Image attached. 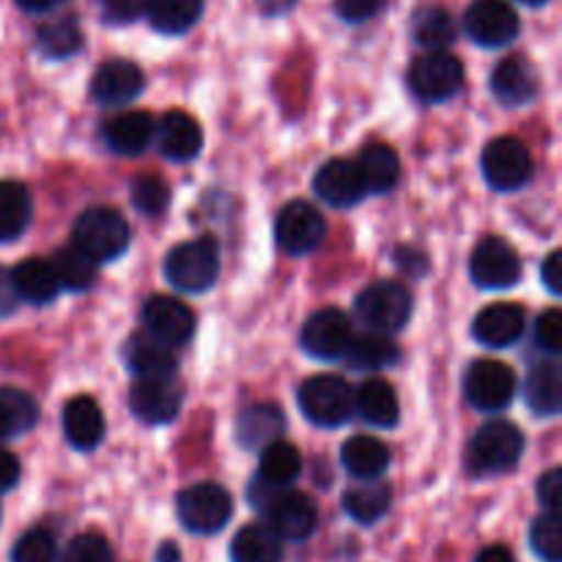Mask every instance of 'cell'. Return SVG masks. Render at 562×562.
<instances>
[{
    "mask_svg": "<svg viewBox=\"0 0 562 562\" xmlns=\"http://www.w3.org/2000/svg\"><path fill=\"white\" fill-rule=\"evenodd\" d=\"M250 503L252 508L261 510L263 525L272 527L283 541H305L316 532L318 510L307 494L294 492L289 486L274 488L261 481H252Z\"/></svg>",
    "mask_w": 562,
    "mask_h": 562,
    "instance_id": "obj_1",
    "label": "cell"
},
{
    "mask_svg": "<svg viewBox=\"0 0 562 562\" xmlns=\"http://www.w3.org/2000/svg\"><path fill=\"white\" fill-rule=\"evenodd\" d=\"M525 453V434L508 420H494L477 428L467 445V470L475 477H492L510 472Z\"/></svg>",
    "mask_w": 562,
    "mask_h": 562,
    "instance_id": "obj_2",
    "label": "cell"
},
{
    "mask_svg": "<svg viewBox=\"0 0 562 562\" xmlns=\"http://www.w3.org/2000/svg\"><path fill=\"white\" fill-rule=\"evenodd\" d=\"M71 245L97 263L115 261L130 247V223L124 220V214H119L110 206L86 209L75 220Z\"/></svg>",
    "mask_w": 562,
    "mask_h": 562,
    "instance_id": "obj_3",
    "label": "cell"
},
{
    "mask_svg": "<svg viewBox=\"0 0 562 562\" xmlns=\"http://www.w3.org/2000/svg\"><path fill=\"white\" fill-rule=\"evenodd\" d=\"M165 278L187 294L209 291L220 278V247L212 236L181 241L165 256Z\"/></svg>",
    "mask_w": 562,
    "mask_h": 562,
    "instance_id": "obj_4",
    "label": "cell"
},
{
    "mask_svg": "<svg viewBox=\"0 0 562 562\" xmlns=\"http://www.w3.org/2000/svg\"><path fill=\"white\" fill-rule=\"evenodd\" d=\"M302 415L318 428H340L355 415V390L340 376H311L296 390Z\"/></svg>",
    "mask_w": 562,
    "mask_h": 562,
    "instance_id": "obj_5",
    "label": "cell"
},
{
    "mask_svg": "<svg viewBox=\"0 0 562 562\" xmlns=\"http://www.w3.org/2000/svg\"><path fill=\"white\" fill-rule=\"evenodd\" d=\"M357 316L371 333H398L412 318V294L395 280H376L366 285L355 302Z\"/></svg>",
    "mask_w": 562,
    "mask_h": 562,
    "instance_id": "obj_6",
    "label": "cell"
},
{
    "mask_svg": "<svg viewBox=\"0 0 562 562\" xmlns=\"http://www.w3.org/2000/svg\"><path fill=\"white\" fill-rule=\"evenodd\" d=\"M406 82H409V91L420 102H448L464 86V66H461V60L456 55L445 53V49H428L426 55H420L412 64Z\"/></svg>",
    "mask_w": 562,
    "mask_h": 562,
    "instance_id": "obj_7",
    "label": "cell"
},
{
    "mask_svg": "<svg viewBox=\"0 0 562 562\" xmlns=\"http://www.w3.org/2000/svg\"><path fill=\"white\" fill-rule=\"evenodd\" d=\"M176 510H179V521L187 532L214 536L231 521L234 499L217 483H195L179 494Z\"/></svg>",
    "mask_w": 562,
    "mask_h": 562,
    "instance_id": "obj_8",
    "label": "cell"
},
{
    "mask_svg": "<svg viewBox=\"0 0 562 562\" xmlns=\"http://www.w3.org/2000/svg\"><path fill=\"white\" fill-rule=\"evenodd\" d=\"M483 176L497 192H516L532 179V154L516 137H497L483 148Z\"/></svg>",
    "mask_w": 562,
    "mask_h": 562,
    "instance_id": "obj_9",
    "label": "cell"
},
{
    "mask_svg": "<svg viewBox=\"0 0 562 562\" xmlns=\"http://www.w3.org/2000/svg\"><path fill=\"white\" fill-rule=\"evenodd\" d=\"M327 234L322 212L307 201H291L274 217V241L289 256H307Z\"/></svg>",
    "mask_w": 562,
    "mask_h": 562,
    "instance_id": "obj_10",
    "label": "cell"
},
{
    "mask_svg": "<svg viewBox=\"0 0 562 562\" xmlns=\"http://www.w3.org/2000/svg\"><path fill=\"white\" fill-rule=\"evenodd\" d=\"M470 274L477 289H510L521 278L519 252L503 236H483L470 256Z\"/></svg>",
    "mask_w": 562,
    "mask_h": 562,
    "instance_id": "obj_11",
    "label": "cell"
},
{
    "mask_svg": "<svg viewBox=\"0 0 562 562\" xmlns=\"http://www.w3.org/2000/svg\"><path fill=\"white\" fill-rule=\"evenodd\" d=\"M516 387V373L497 360H477L464 373V395L477 412H503L514 401Z\"/></svg>",
    "mask_w": 562,
    "mask_h": 562,
    "instance_id": "obj_12",
    "label": "cell"
},
{
    "mask_svg": "<svg viewBox=\"0 0 562 562\" xmlns=\"http://www.w3.org/2000/svg\"><path fill=\"white\" fill-rule=\"evenodd\" d=\"M351 338H355V329H351L349 316L338 307H324L305 322L300 346L313 360H344Z\"/></svg>",
    "mask_w": 562,
    "mask_h": 562,
    "instance_id": "obj_13",
    "label": "cell"
},
{
    "mask_svg": "<svg viewBox=\"0 0 562 562\" xmlns=\"http://www.w3.org/2000/svg\"><path fill=\"white\" fill-rule=\"evenodd\" d=\"M140 318L148 338L168 346V349L190 344V338L195 335V313L173 296H151L143 305Z\"/></svg>",
    "mask_w": 562,
    "mask_h": 562,
    "instance_id": "obj_14",
    "label": "cell"
},
{
    "mask_svg": "<svg viewBox=\"0 0 562 562\" xmlns=\"http://www.w3.org/2000/svg\"><path fill=\"white\" fill-rule=\"evenodd\" d=\"M464 27L470 38L481 47H505L521 31L519 14L505 0H475L467 9Z\"/></svg>",
    "mask_w": 562,
    "mask_h": 562,
    "instance_id": "obj_15",
    "label": "cell"
},
{
    "mask_svg": "<svg viewBox=\"0 0 562 562\" xmlns=\"http://www.w3.org/2000/svg\"><path fill=\"white\" fill-rule=\"evenodd\" d=\"M143 88H146V77H143L140 66L124 58H113L93 71L91 97L102 108H121L140 97Z\"/></svg>",
    "mask_w": 562,
    "mask_h": 562,
    "instance_id": "obj_16",
    "label": "cell"
},
{
    "mask_svg": "<svg viewBox=\"0 0 562 562\" xmlns=\"http://www.w3.org/2000/svg\"><path fill=\"white\" fill-rule=\"evenodd\" d=\"M132 415L148 426L173 423L181 412V393L170 384V379H140L130 390Z\"/></svg>",
    "mask_w": 562,
    "mask_h": 562,
    "instance_id": "obj_17",
    "label": "cell"
},
{
    "mask_svg": "<svg viewBox=\"0 0 562 562\" xmlns=\"http://www.w3.org/2000/svg\"><path fill=\"white\" fill-rule=\"evenodd\" d=\"M313 192L322 198L327 206L346 209L360 203L368 195L366 187H362L360 170L349 159H329L313 176Z\"/></svg>",
    "mask_w": 562,
    "mask_h": 562,
    "instance_id": "obj_18",
    "label": "cell"
},
{
    "mask_svg": "<svg viewBox=\"0 0 562 562\" xmlns=\"http://www.w3.org/2000/svg\"><path fill=\"white\" fill-rule=\"evenodd\" d=\"M525 335V311L514 302L483 307L472 322V338L486 349H508Z\"/></svg>",
    "mask_w": 562,
    "mask_h": 562,
    "instance_id": "obj_19",
    "label": "cell"
},
{
    "mask_svg": "<svg viewBox=\"0 0 562 562\" xmlns=\"http://www.w3.org/2000/svg\"><path fill=\"white\" fill-rule=\"evenodd\" d=\"M154 132H157L162 157L173 159V162H190L203 148L201 124L192 115L181 113V110H170L168 115H162V121H159V126H154Z\"/></svg>",
    "mask_w": 562,
    "mask_h": 562,
    "instance_id": "obj_20",
    "label": "cell"
},
{
    "mask_svg": "<svg viewBox=\"0 0 562 562\" xmlns=\"http://www.w3.org/2000/svg\"><path fill=\"white\" fill-rule=\"evenodd\" d=\"M492 93L505 108H525L538 93V71L532 69L530 60L519 55L505 58L492 71Z\"/></svg>",
    "mask_w": 562,
    "mask_h": 562,
    "instance_id": "obj_21",
    "label": "cell"
},
{
    "mask_svg": "<svg viewBox=\"0 0 562 562\" xmlns=\"http://www.w3.org/2000/svg\"><path fill=\"white\" fill-rule=\"evenodd\" d=\"M285 428L283 409L274 404H256L247 406L239 417H236L234 437L245 450H261L269 442L280 439Z\"/></svg>",
    "mask_w": 562,
    "mask_h": 562,
    "instance_id": "obj_22",
    "label": "cell"
},
{
    "mask_svg": "<svg viewBox=\"0 0 562 562\" xmlns=\"http://www.w3.org/2000/svg\"><path fill=\"white\" fill-rule=\"evenodd\" d=\"M64 434L75 450H93L104 439V415L88 395L71 398L64 409Z\"/></svg>",
    "mask_w": 562,
    "mask_h": 562,
    "instance_id": "obj_23",
    "label": "cell"
},
{
    "mask_svg": "<svg viewBox=\"0 0 562 562\" xmlns=\"http://www.w3.org/2000/svg\"><path fill=\"white\" fill-rule=\"evenodd\" d=\"M121 357L137 379H173L176 373V357L168 346L157 344L148 335H132Z\"/></svg>",
    "mask_w": 562,
    "mask_h": 562,
    "instance_id": "obj_24",
    "label": "cell"
},
{
    "mask_svg": "<svg viewBox=\"0 0 562 562\" xmlns=\"http://www.w3.org/2000/svg\"><path fill=\"white\" fill-rule=\"evenodd\" d=\"M340 464L357 481H371V477H382L387 472L390 450L382 439L357 434V437L346 439L340 448Z\"/></svg>",
    "mask_w": 562,
    "mask_h": 562,
    "instance_id": "obj_25",
    "label": "cell"
},
{
    "mask_svg": "<svg viewBox=\"0 0 562 562\" xmlns=\"http://www.w3.org/2000/svg\"><path fill=\"white\" fill-rule=\"evenodd\" d=\"M355 412L373 428H393L401 417L398 395L384 379H368L355 393Z\"/></svg>",
    "mask_w": 562,
    "mask_h": 562,
    "instance_id": "obj_26",
    "label": "cell"
},
{
    "mask_svg": "<svg viewBox=\"0 0 562 562\" xmlns=\"http://www.w3.org/2000/svg\"><path fill=\"white\" fill-rule=\"evenodd\" d=\"M525 401L536 415H558L562 406V368L558 362L543 360L530 368L525 379Z\"/></svg>",
    "mask_w": 562,
    "mask_h": 562,
    "instance_id": "obj_27",
    "label": "cell"
},
{
    "mask_svg": "<svg viewBox=\"0 0 562 562\" xmlns=\"http://www.w3.org/2000/svg\"><path fill=\"white\" fill-rule=\"evenodd\" d=\"M357 170H360V179L366 192L373 195H384V192L393 190L401 179V159L395 154V148L384 146V143H371L360 151L357 159Z\"/></svg>",
    "mask_w": 562,
    "mask_h": 562,
    "instance_id": "obj_28",
    "label": "cell"
},
{
    "mask_svg": "<svg viewBox=\"0 0 562 562\" xmlns=\"http://www.w3.org/2000/svg\"><path fill=\"white\" fill-rule=\"evenodd\" d=\"M154 137V121L148 113L132 110V113H121L104 124V143L113 148L115 154L124 157H135L148 148Z\"/></svg>",
    "mask_w": 562,
    "mask_h": 562,
    "instance_id": "obj_29",
    "label": "cell"
},
{
    "mask_svg": "<svg viewBox=\"0 0 562 562\" xmlns=\"http://www.w3.org/2000/svg\"><path fill=\"white\" fill-rule=\"evenodd\" d=\"M203 14V0H143V16L154 31L165 36H181Z\"/></svg>",
    "mask_w": 562,
    "mask_h": 562,
    "instance_id": "obj_30",
    "label": "cell"
},
{
    "mask_svg": "<svg viewBox=\"0 0 562 562\" xmlns=\"http://www.w3.org/2000/svg\"><path fill=\"white\" fill-rule=\"evenodd\" d=\"M11 278H14L20 300L31 302V305H47L60 291L58 278L53 272V263L42 261V258H25L22 263H16L11 269Z\"/></svg>",
    "mask_w": 562,
    "mask_h": 562,
    "instance_id": "obj_31",
    "label": "cell"
},
{
    "mask_svg": "<svg viewBox=\"0 0 562 562\" xmlns=\"http://www.w3.org/2000/svg\"><path fill=\"white\" fill-rule=\"evenodd\" d=\"M231 562H283V538L267 525H245L231 541Z\"/></svg>",
    "mask_w": 562,
    "mask_h": 562,
    "instance_id": "obj_32",
    "label": "cell"
},
{
    "mask_svg": "<svg viewBox=\"0 0 562 562\" xmlns=\"http://www.w3.org/2000/svg\"><path fill=\"white\" fill-rule=\"evenodd\" d=\"M344 360L351 371H382L401 360V349L384 333L355 335Z\"/></svg>",
    "mask_w": 562,
    "mask_h": 562,
    "instance_id": "obj_33",
    "label": "cell"
},
{
    "mask_svg": "<svg viewBox=\"0 0 562 562\" xmlns=\"http://www.w3.org/2000/svg\"><path fill=\"white\" fill-rule=\"evenodd\" d=\"M393 505V492L379 477L360 481L344 494V510L360 525H376Z\"/></svg>",
    "mask_w": 562,
    "mask_h": 562,
    "instance_id": "obj_34",
    "label": "cell"
},
{
    "mask_svg": "<svg viewBox=\"0 0 562 562\" xmlns=\"http://www.w3.org/2000/svg\"><path fill=\"white\" fill-rule=\"evenodd\" d=\"M302 456L291 442L274 439L267 448H261V461H258V481L267 486L283 488L300 477Z\"/></svg>",
    "mask_w": 562,
    "mask_h": 562,
    "instance_id": "obj_35",
    "label": "cell"
},
{
    "mask_svg": "<svg viewBox=\"0 0 562 562\" xmlns=\"http://www.w3.org/2000/svg\"><path fill=\"white\" fill-rule=\"evenodd\" d=\"M33 203L20 181H0V241H14L31 225Z\"/></svg>",
    "mask_w": 562,
    "mask_h": 562,
    "instance_id": "obj_36",
    "label": "cell"
},
{
    "mask_svg": "<svg viewBox=\"0 0 562 562\" xmlns=\"http://www.w3.org/2000/svg\"><path fill=\"white\" fill-rule=\"evenodd\" d=\"M38 423V404L27 393L0 387V439L25 437Z\"/></svg>",
    "mask_w": 562,
    "mask_h": 562,
    "instance_id": "obj_37",
    "label": "cell"
},
{
    "mask_svg": "<svg viewBox=\"0 0 562 562\" xmlns=\"http://www.w3.org/2000/svg\"><path fill=\"white\" fill-rule=\"evenodd\" d=\"M456 33L459 31H456L453 16L445 9H439V5L417 11L415 20H412V38L426 49L450 47L456 42Z\"/></svg>",
    "mask_w": 562,
    "mask_h": 562,
    "instance_id": "obj_38",
    "label": "cell"
},
{
    "mask_svg": "<svg viewBox=\"0 0 562 562\" xmlns=\"http://www.w3.org/2000/svg\"><path fill=\"white\" fill-rule=\"evenodd\" d=\"M53 272L58 278V285L66 291H86L91 289L93 280H97V261L86 256L82 250H77L75 245L58 250V256L53 258Z\"/></svg>",
    "mask_w": 562,
    "mask_h": 562,
    "instance_id": "obj_39",
    "label": "cell"
},
{
    "mask_svg": "<svg viewBox=\"0 0 562 562\" xmlns=\"http://www.w3.org/2000/svg\"><path fill=\"white\" fill-rule=\"evenodd\" d=\"M36 47L38 53L47 55V58L64 60L82 47V33L71 16H60V20L44 22V25L38 27Z\"/></svg>",
    "mask_w": 562,
    "mask_h": 562,
    "instance_id": "obj_40",
    "label": "cell"
},
{
    "mask_svg": "<svg viewBox=\"0 0 562 562\" xmlns=\"http://www.w3.org/2000/svg\"><path fill=\"white\" fill-rule=\"evenodd\" d=\"M530 547L543 562H562V521L560 510H547L530 527Z\"/></svg>",
    "mask_w": 562,
    "mask_h": 562,
    "instance_id": "obj_41",
    "label": "cell"
},
{
    "mask_svg": "<svg viewBox=\"0 0 562 562\" xmlns=\"http://www.w3.org/2000/svg\"><path fill=\"white\" fill-rule=\"evenodd\" d=\"M132 203L143 217H159L170 203V190L157 176H140L132 184Z\"/></svg>",
    "mask_w": 562,
    "mask_h": 562,
    "instance_id": "obj_42",
    "label": "cell"
},
{
    "mask_svg": "<svg viewBox=\"0 0 562 562\" xmlns=\"http://www.w3.org/2000/svg\"><path fill=\"white\" fill-rule=\"evenodd\" d=\"M60 562H115L113 549L99 532H82L71 538L69 547L60 554Z\"/></svg>",
    "mask_w": 562,
    "mask_h": 562,
    "instance_id": "obj_43",
    "label": "cell"
},
{
    "mask_svg": "<svg viewBox=\"0 0 562 562\" xmlns=\"http://www.w3.org/2000/svg\"><path fill=\"white\" fill-rule=\"evenodd\" d=\"M55 558H58V549L47 530L25 532L11 549V562H55Z\"/></svg>",
    "mask_w": 562,
    "mask_h": 562,
    "instance_id": "obj_44",
    "label": "cell"
},
{
    "mask_svg": "<svg viewBox=\"0 0 562 562\" xmlns=\"http://www.w3.org/2000/svg\"><path fill=\"white\" fill-rule=\"evenodd\" d=\"M536 346L547 355H560L562 349V316L558 307L541 313L536 322Z\"/></svg>",
    "mask_w": 562,
    "mask_h": 562,
    "instance_id": "obj_45",
    "label": "cell"
},
{
    "mask_svg": "<svg viewBox=\"0 0 562 562\" xmlns=\"http://www.w3.org/2000/svg\"><path fill=\"white\" fill-rule=\"evenodd\" d=\"M382 9L384 0H335V14L344 22H351V25L373 20Z\"/></svg>",
    "mask_w": 562,
    "mask_h": 562,
    "instance_id": "obj_46",
    "label": "cell"
},
{
    "mask_svg": "<svg viewBox=\"0 0 562 562\" xmlns=\"http://www.w3.org/2000/svg\"><path fill=\"white\" fill-rule=\"evenodd\" d=\"M143 16V0H102V20L108 25H130Z\"/></svg>",
    "mask_w": 562,
    "mask_h": 562,
    "instance_id": "obj_47",
    "label": "cell"
},
{
    "mask_svg": "<svg viewBox=\"0 0 562 562\" xmlns=\"http://www.w3.org/2000/svg\"><path fill=\"white\" fill-rule=\"evenodd\" d=\"M560 499H562V472L549 470L547 475H541V481H538V503H541L547 510H560Z\"/></svg>",
    "mask_w": 562,
    "mask_h": 562,
    "instance_id": "obj_48",
    "label": "cell"
},
{
    "mask_svg": "<svg viewBox=\"0 0 562 562\" xmlns=\"http://www.w3.org/2000/svg\"><path fill=\"white\" fill-rule=\"evenodd\" d=\"M20 294H16L14 278H11V269L0 267V318H9L11 313L20 307Z\"/></svg>",
    "mask_w": 562,
    "mask_h": 562,
    "instance_id": "obj_49",
    "label": "cell"
},
{
    "mask_svg": "<svg viewBox=\"0 0 562 562\" xmlns=\"http://www.w3.org/2000/svg\"><path fill=\"white\" fill-rule=\"evenodd\" d=\"M541 280L549 289V294L552 296L562 294V252L560 250L549 252L547 261L541 263Z\"/></svg>",
    "mask_w": 562,
    "mask_h": 562,
    "instance_id": "obj_50",
    "label": "cell"
},
{
    "mask_svg": "<svg viewBox=\"0 0 562 562\" xmlns=\"http://www.w3.org/2000/svg\"><path fill=\"white\" fill-rule=\"evenodd\" d=\"M20 475L22 467L16 456L9 453V450H0V492H11L20 483Z\"/></svg>",
    "mask_w": 562,
    "mask_h": 562,
    "instance_id": "obj_51",
    "label": "cell"
},
{
    "mask_svg": "<svg viewBox=\"0 0 562 562\" xmlns=\"http://www.w3.org/2000/svg\"><path fill=\"white\" fill-rule=\"evenodd\" d=\"M475 562H516L514 552L503 543H494V547H486L481 554H477Z\"/></svg>",
    "mask_w": 562,
    "mask_h": 562,
    "instance_id": "obj_52",
    "label": "cell"
},
{
    "mask_svg": "<svg viewBox=\"0 0 562 562\" xmlns=\"http://www.w3.org/2000/svg\"><path fill=\"white\" fill-rule=\"evenodd\" d=\"M258 9L263 11V14L269 16H280L285 14V11H291L296 5V0H256Z\"/></svg>",
    "mask_w": 562,
    "mask_h": 562,
    "instance_id": "obj_53",
    "label": "cell"
},
{
    "mask_svg": "<svg viewBox=\"0 0 562 562\" xmlns=\"http://www.w3.org/2000/svg\"><path fill=\"white\" fill-rule=\"evenodd\" d=\"M22 11H31V14H44V11L55 9L60 0H14Z\"/></svg>",
    "mask_w": 562,
    "mask_h": 562,
    "instance_id": "obj_54",
    "label": "cell"
},
{
    "mask_svg": "<svg viewBox=\"0 0 562 562\" xmlns=\"http://www.w3.org/2000/svg\"><path fill=\"white\" fill-rule=\"evenodd\" d=\"M157 562H179V547L176 543H162L157 552Z\"/></svg>",
    "mask_w": 562,
    "mask_h": 562,
    "instance_id": "obj_55",
    "label": "cell"
},
{
    "mask_svg": "<svg viewBox=\"0 0 562 562\" xmlns=\"http://www.w3.org/2000/svg\"><path fill=\"white\" fill-rule=\"evenodd\" d=\"M519 3H527V5H543L547 0H519Z\"/></svg>",
    "mask_w": 562,
    "mask_h": 562,
    "instance_id": "obj_56",
    "label": "cell"
}]
</instances>
